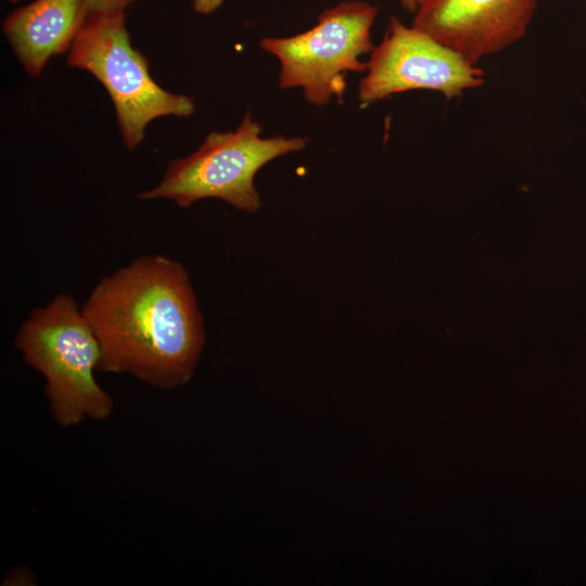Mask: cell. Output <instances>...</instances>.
I'll list each match as a JSON object with an SVG mask.
<instances>
[{
  "instance_id": "1",
  "label": "cell",
  "mask_w": 586,
  "mask_h": 586,
  "mask_svg": "<svg viewBox=\"0 0 586 586\" xmlns=\"http://www.w3.org/2000/svg\"><path fill=\"white\" fill-rule=\"evenodd\" d=\"M81 310L101 349L98 371L127 373L162 390L193 375L205 328L184 267L142 255L104 276Z\"/></svg>"
},
{
  "instance_id": "2",
  "label": "cell",
  "mask_w": 586,
  "mask_h": 586,
  "mask_svg": "<svg viewBox=\"0 0 586 586\" xmlns=\"http://www.w3.org/2000/svg\"><path fill=\"white\" fill-rule=\"evenodd\" d=\"M13 345L24 361L44 378L49 408L59 425L102 421L112 415L113 399L94 377L100 345L73 296L62 293L33 309Z\"/></svg>"
},
{
  "instance_id": "3",
  "label": "cell",
  "mask_w": 586,
  "mask_h": 586,
  "mask_svg": "<svg viewBox=\"0 0 586 586\" xmlns=\"http://www.w3.org/2000/svg\"><path fill=\"white\" fill-rule=\"evenodd\" d=\"M67 62L91 73L105 87L128 150L139 145L152 119L188 117L194 112L192 99L168 92L152 79L148 60L130 43L124 12L86 14Z\"/></svg>"
},
{
  "instance_id": "4",
  "label": "cell",
  "mask_w": 586,
  "mask_h": 586,
  "mask_svg": "<svg viewBox=\"0 0 586 586\" xmlns=\"http://www.w3.org/2000/svg\"><path fill=\"white\" fill-rule=\"evenodd\" d=\"M260 133L262 126L247 113L235 131L211 132L194 153L170 162L162 181L138 198L173 200L180 207L213 198L244 212L258 211L256 173L273 158L304 149L307 141Z\"/></svg>"
},
{
  "instance_id": "5",
  "label": "cell",
  "mask_w": 586,
  "mask_h": 586,
  "mask_svg": "<svg viewBox=\"0 0 586 586\" xmlns=\"http://www.w3.org/2000/svg\"><path fill=\"white\" fill-rule=\"evenodd\" d=\"M378 9L362 1L323 11L310 29L285 38H264L262 48L281 65L280 87H301L308 102L343 99L348 72H365L360 56L371 53V26Z\"/></svg>"
},
{
  "instance_id": "6",
  "label": "cell",
  "mask_w": 586,
  "mask_h": 586,
  "mask_svg": "<svg viewBox=\"0 0 586 586\" xmlns=\"http://www.w3.org/2000/svg\"><path fill=\"white\" fill-rule=\"evenodd\" d=\"M484 82L479 66L430 35L392 17L383 40L370 53L358 100L369 105L416 89L437 91L451 99Z\"/></svg>"
},
{
  "instance_id": "7",
  "label": "cell",
  "mask_w": 586,
  "mask_h": 586,
  "mask_svg": "<svg viewBox=\"0 0 586 586\" xmlns=\"http://www.w3.org/2000/svg\"><path fill=\"white\" fill-rule=\"evenodd\" d=\"M538 0H420L415 28L473 65L525 35Z\"/></svg>"
},
{
  "instance_id": "8",
  "label": "cell",
  "mask_w": 586,
  "mask_h": 586,
  "mask_svg": "<svg viewBox=\"0 0 586 586\" xmlns=\"http://www.w3.org/2000/svg\"><path fill=\"white\" fill-rule=\"evenodd\" d=\"M86 14L85 0H35L13 11L3 31L26 72L36 76L53 54L71 48Z\"/></svg>"
},
{
  "instance_id": "9",
  "label": "cell",
  "mask_w": 586,
  "mask_h": 586,
  "mask_svg": "<svg viewBox=\"0 0 586 586\" xmlns=\"http://www.w3.org/2000/svg\"><path fill=\"white\" fill-rule=\"evenodd\" d=\"M137 0H85L88 13L125 12V9Z\"/></svg>"
},
{
  "instance_id": "10",
  "label": "cell",
  "mask_w": 586,
  "mask_h": 586,
  "mask_svg": "<svg viewBox=\"0 0 586 586\" xmlns=\"http://www.w3.org/2000/svg\"><path fill=\"white\" fill-rule=\"evenodd\" d=\"M222 0H194V9L200 13H211L221 4Z\"/></svg>"
},
{
  "instance_id": "11",
  "label": "cell",
  "mask_w": 586,
  "mask_h": 586,
  "mask_svg": "<svg viewBox=\"0 0 586 586\" xmlns=\"http://www.w3.org/2000/svg\"><path fill=\"white\" fill-rule=\"evenodd\" d=\"M400 2L408 12L415 13L418 9L420 0H400Z\"/></svg>"
},
{
  "instance_id": "12",
  "label": "cell",
  "mask_w": 586,
  "mask_h": 586,
  "mask_svg": "<svg viewBox=\"0 0 586 586\" xmlns=\"http://www.w3.org/2000/svg\"><path fill=\"white\" fill-rule=\"evenodd\" d=\"M11 2H16L17 0H10Z\"/></svg>"
}]
</instances>
